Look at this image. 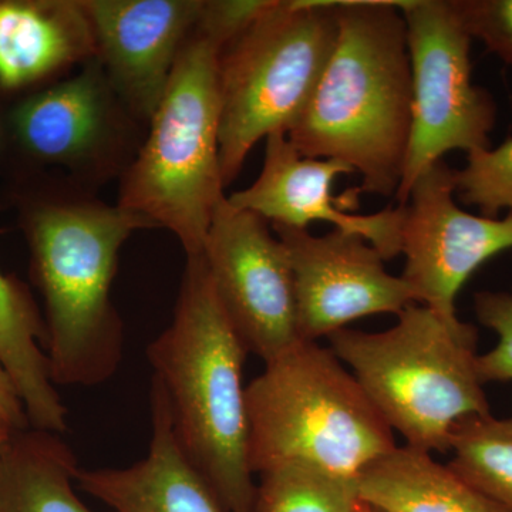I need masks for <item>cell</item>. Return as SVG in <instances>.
Segmentation results:
<instances>
[{
    "label": "cell",
    "instance_id": "6da1fadb",
    "mask_svg": "<svg viewBox=\"0 0 512 512\" xmlns=\"http://www.w3.org/2000/svg\"><path fill=\"white\" fill-rule=\"evenodd\" d=\"M335 2L332 55L286 137L303 157L348 165L362 177V191L392 197L402 184L413 116L400 0Z\"/></svg>",
    "mask_w": 512,
    "mask_h": 512
},
{
    "label": "cell",
    "instance_id": "7a4b0ae2",
    "mask_svg": "<svg viewBox=\"0 0 512 512\" xmlns=\"http://www.w3.org/2000/svg\"><path fill=\"white\" fill-rule=\"evenodd\" d=\"M153 228L97 194L64 187L29 211L32 272L45 299L46 355L57 386H100L119 369L124 323L111 288L127 239Z\"/></svg>",
    "mask_w": 512,
    "mask_h": 512
},
{
    "label": "cell",
    "instance_id": "3957f363",
    "mask_svg": "<svg viewBox=\"0 0 512 512\" xmlns=\"http://www.w3.org/2000/svg\"><path fill=\"white\" fill-rule=\"evenodd\" d=\"M248 350L218 301L202 254L187 256L170 326L147 357L170 404L175 434L231 512H251Z\"/></svg>",
    "mask_w": 512,
    "mask_h": 512
},
{
    "label": "cell",
    "instance_id": "277c9868",
    "mask_svg": "<svg viewBox=\"0 0 512 512\" xmlns=\"http://www.w3.org/2000/svg\"><path fill=\"white\" fill-rule=\"evenodd\" d=\"M392 329H340L329 349L407 446L448 453L457 421L491 413L477 375V329L414 303Z\"/></svg>",
    "mask_w": 512,
    "mask_h": 512
},
{
    "label": "cell",
    "instance_id": "5b68a950",
    "mask_svg": "<svg viewBox=\"0 0 512 512\" xmlns=\"http://www.w3.org/2000/svg\"><path fill=\"white\" fill-rule=\"evenodd\" d=\"M252 473L281 464L357 480L396 448L393 430L330 349L299 342L247 386Z\"/></svg>",
    "mask_w": 512,
    "mask_h": 512
},
{
    "label": "cell",
    "instance_id": "8992f818",
    "mask_svg": "<svg viewBox=\"0 0 512 512\" xmlns=\"http://www.w3.org/2000/svg\"><path fill=\"white\" fill-rule=\"evenodd\" d=\"M221 46L195 26L120 180L117 205L173 232L185 255L201 254L225 200L220 158Z\"/></svg>",
    "mask_w": 512,
    "mask_h": 512
},
{
    "label": "cell",
    "instance_id": "52a82bcc",
    "mask_svg": "<svg viewBox=\"0 0 512 512\" xmlns=\"http://www.w3.org/2000/svg\"><path fill=\"white\" fill-rule=\"evenodd\" d=\"M338 36L335 0H269L218 59L222 183L237 180L252 148L288 133L301 116Z\"/></svg>",
    "mask_w": 512,
    "mask_h": 512
},
{
    "label": "cell",
    "instance_id": "ba28073f",
    "mask_svg": "<svg viewBox=\"0 0 512 512\" xmlns=\"http://www.w3.org/2000/svg\"><path fill=\"white\" fill-rule=\"evenodd\" d=\"M413 76L412 134L396 198L453 150L490 147L495 106L471 79L467 32L454 0H400Z\"/></svg>",
    "mask_w": 512,
    "mask_h": 512
},
{
    "label": "cell",
    "instance_id": "9c48e42d",
    "mask_svg": "<svg viewBox=\"0 0 512 512\" xmlns=\"http://www.w3.org/2000/svg\"><path fill=\"white\" fill-rule=\"evenodd\" d=\"M9 121L26 156L57 168L62 187L92 194L123 178L147 133L97 57L20 101Z\"/></svg>",
    "mask_w": 512,
    "mask_h": 512
},
{
    "label": "cell",
    "instance_id": "30bf717a",
    "mask_svg": "<svg viewBox=\"0 0 512 512\" xmlns=\"http://www.w3.org/2000/svg\"><path fill=\"white\" fill-rule=\"evenodd\" d=\"M271 228L225 197L201 252L222 309L248 353L265 363L302 342L291 261Z\"/></svg>",
    "mask_w": 512,
    "mask_h": 512
},
{
    "label": "cell",
    "instance_id": "8fae6325",
    "mask_svg": "<svg viewBox=\"0 0 512 512\" xmlns=\"http://www.w3.org/2000/svg\"><path fill=\"white\" fill-rule=\"evenodd\" d=\"M454 170L434 164L413 184L403 207V278L421 305L457 319L456 299L468 278L488 259L512 248V215L503 220L461 210Z\"/></svg>",
    "mask_w": 512,
    "mask_h": 512
},
{
    "label": "cell",
    "instance_id": "7c38bea8",
    "mask_svg": "<svg viewBox=\"0 0 512 512\" xmlns=\"http://www.w3.org/2000/svg\"><path fill=\"white\" fill-rule=\"evenodd\" d=\"M291 261L299 336L318 342L353 320L394 313L420 303L403 276L384 269L366 239L333 229L315 237L308 229L271 225Z\"/></svg>",
    "mask_w": 512,
    "mask_h": 512
},
{
    "label": "cell",
    "instance_id": "4fadbf2b",
    "mask_svg": "<svg viewBox=\"0 0 512 512\" xmlns=\"http://www.w3.org/2000/svg\"><path fill=\"white\" fill-rule=\"evenodd\" d=\"M97 59L128 110L150 123L204 0H84Z\"/></svg>",
    "mask_w": 512,
    "mask_h": 512
},
{
    "label": "cell",
    "instance_id": "5bb4252c",
    "mask_svg": "<svg viewBox=\"0 0 512 512\" xmlns=\"http://www.w3.org/2000/svg\"><path fill=\"white\" fill-rule=\"evenodd\" d=\"M352 168L336 160L303 157L285 133L265 140V158L258 178L228 195L229 204L251 211L271 225L306 229L312 222H328L339 231L359 235L384 261L402 252L403 207L376 214H349L333 197V183Z\"/></svg>",
    "mask_w": 512,
    "mask_h": 512
},
{
    "label": "cell",
    "instance_id": "9a60e30c",
    "mask_svg": "<svg viewBox=\"0 0 512 512\" xmlns=\"http://www.w3.org/2000/svg\"><path fill=\"white\" fill-rule=\"evenodd\" d=\"M150 410L147 456L126 468H79L76 485L111 512H231L178 441L170 404L154 377Z\"/></svg>",
    "mask_w": 512,
    "mask_h": 512
},
{
    "label": "cell",
    "instance_id": "2e32d148",
    "mask_svg": "<svg viewBox=\"0 0 512 512\" xmlns=\"http://www.w3.org/2000/svg\"><path fill=\"white\" fill-rule=\"evenodd\" d=\"M96 57L84 0L0 2V92L50 86Z\"/></svg>",
    "mask_w": 512,
    "mask_h": 512
},
{
    "label": "cell",
    "instance_id": "e0dca14e",
    "mask_svg": "<svg viewBox=\"0 0 512 512\" xmlns=\"http://www.w3.org/2000/svg\"><path fill=\"white\" fill-rule=\"evenodd\" d=\"M359 498L384 512H508L430 453L396 447L357 477Z\"/></svg>",
    "mask_w": 512,
    "mask_h": 512
},
{
    "label": "cell",
    "instance_id": "ac0fdd59",
    "mask_svg": "<svg viewBox=\"0 0 512 512\" xmlns=\"http://www.w3.org/2000/svg\"><path fill=\"white\" fill-rule=\"evenodd\" d=\"M46 325L25 286L0 272V363L12 377L30 427L67 431V409L50 375Z\"/></svg>",
    "mask_w": 512,
    "mask_h": 512
},
{
    "label": "cell",
    "instance_id": "d6986e66",
    "mask_svg": "<svg viewBox=\"0 0 512 512\" xmlns=\"http://www.w3.org/2000/svg\"><path fill=\"white\" fill-rule=\"evenodd\" d=\"M79 468L59 434L13 433L0 456V512H93L74 490Z\"/></svg>",
    "mask_w": 512,
    "mask_h": 512
},
{
    "label": "cell",
    "instance_id": "ffe728a7",
    "mask_svg": "<svg viewBox=\"0 0 512 512\" xmlns=\"http://www.w3.org/2000/svg\"><path fill=\"white\" fill-rule=\"evenodd\" d=\"M447 464L485 497L512 512V414H474L457 421L451 430Z\"/></svg>",
    "mask_w": 512,
    "mask_h": 512
},
{
    "label": "cell",
    "instance_id": "44dd1931",
    "mask_svg": "<svg viewBox=\"0 0 512 512\" xmlns=\"http://www.w3.org/2000/svg\"><path fill=\"white\" fill-rule=\"evenodd\" d=\"M259 476L251 512H355L360 504L356 480L308 464H281Z\"/></svg>",
    "mask_w": 512,
    "mask_h": 512
},
{
    "label": "cell",
    "instance_id": "7402d4cb",
    "mask_svg": "<svg viewBox=\"0 0 512 512\" xmlns=\"http://www.w3.org/2000/svg\"><path fill=\"white\" fill-rule=\"evenodd\" d=\"M454 184L464 204L480 208L483 217L497 218L501 210L512 215V138L468 154L466 167L454 170Z\"/></svg>",
    "mask_w": 512,
    "mask_h": 512
},
{
    "label": "cell",
    "instance_id": "603a6c76",
    "mask_svg": "<svg viewBox=\"0 0 512 512\" xmlns=\"http://www.w3.org/2000/svg\"><path fill=\"white\" fill-rule=\"evenodd\" d=\"M477 318L493 330L498 343L493 350L478 355L477 375L483 384L512 380V291L480 292L474 296Z\"/></svg>",
    "mask_w": 512,
    "mask_h": 512
},
{
    "label": "cell",
    "instance_id": "cb8c5ba5",
    "mask_svg": "<svg viewBox=\"0 0 512 512\" xmlns=\"http://www.w3.org/2000/svg\"><path fill=\"white\" fill-rule=\"evenodd\" d=\"M470 36L512 64V0H454Z\"/></svg>",
    "mask_w": 512,
    "mask_h": 512
},
{
    "label": "cell",
    "instance_id": "d4e9b609",
    "mask_svg": "<svg viewBox=\"0 0 512 512\" xmlns=\"http://www.w3.org/2000/svg\"><path fill=\"white\" fill-rule=\"evenodd\" d=\"M269 0H204L197 28L224 47L266 8Z\"/></svg>",
    "mask_w": 512,
    "mask_h": 512
},
{
    "label": "cell",
    "instance_id": "484cf974",
    "mask_svg": "<svg viewBox=\"0 0 512 512\" xmlns=\"http://www.w3.org/2000/svg\"><path fill=\"white\" fill-rule=\"evenodd\" d=\"M0 424H5L13 431L28 430L30 427L28 414L20 400L18 389L2 363H0Z\"/></svg>",
    "mask_w": 512,
    "mask_h": 512
},
{
    "label": "cell",
    "instance_id": "4316f807",
    "mask_svg": "<svg viewBox=\"0 0 512 512\" xmlns=\"http://www.w3.org/2000/svg\"><path fill=\"white\" fill-rule=\"evenodd\" d=\"M13 433H18V431H13L10 427L5 426V424H0V456H2L3 448H5Z\"/></svg>",
    "mask_w": 512,
    "mask_h": 512
},
{
    "label": "cell",
    "instance_id": "83f0119b",
    "mask_svg": "<svg viewBox=\"0 0 512 512\" xmlns=\"http://www.w3.org/2000/svg\"><path fill=\"white\" fill-rule=\"evenodd\" d=\"M355 512H384L379 510V508L373 507V505L365 503V501L360 500V504L357 505Z\"/></svg>",
    "mask_w": 512,
    "mask_h": 512
}]
</instances>
